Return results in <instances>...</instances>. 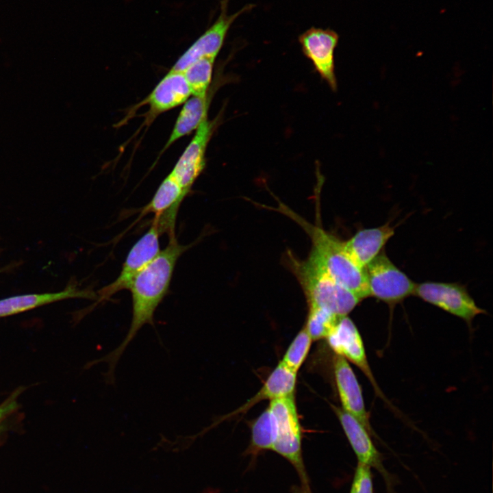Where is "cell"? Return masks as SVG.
Instances as JSON below:
<instances>
[{
    "label": "cell",
    "instance_id": "obj_18",
    "mask_svg": "<svg viewBox=\"0 0 493 493\" xmlns=\"http://www.w3.org/2000/svg\"><path fill=\"white\" fill-rule=\"evenodd\" d=\"M331 407L357 457L358 462L382 471L383 468L379 453L372 443L370 434L366 428L356 418L341 407L333 405Z\"/></svg>",
    "mask_w": 493,
    "mask_h": 493
},
{
    "label": "cell",
    "instance_id": "obj_20",
    "mask_svg": "<svg viewBox=\"0 0 493 493\" xmlns=\"http://www.w3.org/2000/svg\"><path fill=\"white\" fill-rule=\"evenodd\" d=\"M251 437L246 455L257 456L266 450H272L277 427L275 418L268 407L251 425Z\"/></svg>",
    "mask_w": 493,
    "mask_h": 493
},
{
    "label": "cell",
    "instance_id": "obj_13",
    "mask_svg": "<svg viewBox=\"0 0 493 493\" xmlns=\"http://www.w3.org/2000/svg\"><path fill=\"white\" fill-rule=\"evenodd\" d=\"M187 194L170 175L162 181L151 200L142 210L140 216L154 214V220L163 233L175 236L176 218L181 202Z\"/></svg>",
    "mask_w": 493,
    "mask_h": 493
},
{
    "label": "cell",
    "instance_id": "obj_2",
    "mask_svg": "<svg viewBox=\"0 0 493 493\" xmlns=\"http://www.w3.org/2000/svg\"><path fill=\"white\" fill-rule=\"evenodd\" d=\"M278 207H270L292 218L309 236L311 253L328 273L339 283L353 292L362 301L369 296L364 270L359 268L345 250L344 241L327 232L319 224L307 221L278 200Z\"/></svg>",
    "mask_w": 493,
    "mask_h": 493
},
{
    "label": "cell",
    "instance_id": "obj_22",
    "mask_svg": "<svg viewBox=\"0 0 493 493\" xmlns=\"http://www.w3.org/2000/svg\"><path fill=\"white\" fill-rule=\"evenodd\" d=\"M312 341L303 327L294 337L280 362L290 370L297 373L308 355Z\"/></svg>",
    "mask_w": 493,
    "mask_h": 493
},
{
    "label": "cell",
    "instance_id": "obj_10",
    "mask_svg": "<svg viewBox=\"0 0 493 493\" xmlns=\"http://www.w3.org/2000/svg\"><path fill=\"white\" fill-rule=\"evenodd\" d=\"M338 38V34L331 29L314 27L299 36L303 53L312 62L320 77L333 91L337 90L334 51Z\"/></svg>",
    "mask_w": 493,
    "mask_h": 493
},
{
    "label": "cell",
    "instance_id": "obj_23",
    "mask_svg": "<svg viewBox=\"0 0 493 493\" xmlns=\"http://www.w3.org/2000/svg\"><path fill=\"white\" fill-rule=\"evenodd\" d=\"M340 317L320 308L308 307L304 327L313 341L325 339Z\"/></svg>",
    "mask_w": 493,
    "mask_h": 493
},
{
    "label": "cell",
    "instance_id": "obj_14",
    "mask_svg": "<svg viewBox=\"0 0 493 493\" xmlns=\"http://www.w3.org/2000/svg\"><path fill=\"white\" fill-rule=\"evenodd\" d=\"M192 96L191 90L182 72L169 71L145 98L142 105L147 104L148 121L157 115L184 103Z\"/></svg>",
    "mask_w": 493,
    "mask_h": 493
},
{
    "label": "cell",
    "instance_id": "obj_11",
    "mask_svg": "<svg viewBox=\"0 0 493 493\" xmlns=\"http://www.w3.org/2000/svg\"><path fill=\"white\" fill-rule=\"evenodd\" d=\"M325 340L335 354L355 365L368 379L379 396L384 398L368 364L361 335L348 316L338 318Z\"/></svg>",
    "mask_w": 493,
    "mask_h": 493
},
{
    "label": "cell",
    "instance_id": "obj_4",
    "mask_svg": "<svg viewBox=\"0 0 493 493\" xmlns=\"http://www.w3.org/2000/svg\"><path fill=\"white\" fill-rule=\"evenodd\" d=\"M276 422L277 433L272 451L286 459L297 471L303 492H309L302 455V428L295 394L270 401L268 405Z\"/></svg>",
    "mask_w": 493,
    "mask_h": 493
},
{
    "label": "cell",
    "instance_id": "obj_24",
    "mask_svg": "<svg viewBox=\"0 0 493 493\" xmlns=\"http://www.w3.org/2000/svg\"><path fill=\"white\" fill-rule=\"evenodd\" d=\"M350 493H373L370 466L358 462Z\"/></svg>",
    "mask_w": 493,
    "mask_h": 493
},
{
    "label": "cell",
    "instance_id": "obj_1",
    "mask_svg": "<svg viewBox=\"0 0 493 493\" xmlns=\"http://www.w3.org/2000/svg\"><path fill=\"white\" fill-rule=\"evenodd\" d=\"M190 247V245L179 244L175 236L170 237L165 249L134 279L129 289L132 316L127 335L115 349L97 360L108 364V368L104 374L107 383H114L116 366L139 330L145 325L154 326L155 310L168 292L177 260Z\"/></svg>",
    "mask_w": 493,
    "mask_h": 493
},
{
    "label": "cell",
    "instance_id": "obj_16",
    "mask_svg": "<svg viewBox=\"0 0 493 493\" xmlns=\"http://www.w3.org/2000/svg\"><path fill=\"white\" fill-rule=\"evenodd\" d=\"M296 383V373L279 362L260 390L251 399L236 410L218 418L210 426V428L227 419L246 413L262 401H271L295 394Z\"/></svg>",
    "mask_w": 493,
    "mask_h": 493
},
{
    "label": "cell",
    "instance_id": "obj_21",
    "mask_svg": "<svg viewBox=\"0 0 493 493\" xmlns=\"http://www.w3.org/2000/svg\"><path fill=\"white\" fill-rule=\"evenodd\" d=\"M214 60L210 58L199 59L182 71L191 90L192 96L205 97L208 95Z\"/></svg>",
    "mask_w": 493,
    "mask_h": 493
},
{
    "label": "cell",
    "instance_id": "obj_5",
    "mask_svg": "<svg viewBox=\"0 0 493 493\" xmlns=\"http://www.w3.org/2000/svg\"><path fill=\"white\" fill-rule=\"evenodd\" d=\"M364 270L369 296L392 306L414 295L416 284L391 262L383 249Z\"/></svg>",
    "mask_w": 493,
    "mask_h": 493
},
{
    "label": "cell",
    "instance_id": "obj_12",
    "mask_svg": "<svg viewBox=\"0 0 493 493\" xmlns=\"http://www.w3.org/2000/svg\"><path fill=\"white\" fill-rule=\"evenodd\" d=\"M332 365L341 408L356 418L372 435L373 431L365 407L362 388L349 362L342 356L334 353Z\"/></svg>",
    "mask_w": 493,
    "mask_h": 493
},
{
    "label": "cell",
    "instance_id": "obj_6",
    "mask_svg": "<svg viewBox=\"0 0 493 493\" xmlns=\"http://www.w3.org/2000/svg\"><path fill=\"white\" fill-rule=\"evenodd\" d=\"M161 234L162 233L157 222L153 220L148 231L140 238L129 251L117 278L98 292L96 304L109 300L118 292L129 289L136 275L161 251L160 246Z\"/></svg>",
    "mask_w": 493,
    "mask_h": 493
},
{
    "label": "cell",
    "instance_id": "obj_9",
    "mask_svg": "<svg viewBox=\"0 0 493 493\" xmlns=\"http://www.w3.org/2000/svg\"><path fill=\"white\" fill-rule=\"evenodd\" d=\"M219 121H210L207 116L202 121L170 173L187 195L205 168L207 147Z\"/></svg>",
    "mask_w": 493,
    "mask_h": 493
},
{
    "label": "cell",
    "instance_id": "obj_3",
    "mask_svg": "<svg viewBox=\"0 0 493 493\" xmlns=\"http://www.w3.org/2000/svg\"><path fill=\"white\" fill-rule=\"evenodd\" d=\"M286 260L305 293L308 307L320 308L343 316L362 301L336 281L311 252L307 259L301 260L288 251Z\"/></svg>",
    "mask_w": 493,
    "mask_h": 493
},
{
    "label": "cell",
    "instance_id": "obj_25",
    "mask_svg": "<svg viewBox=\"0 0 493 493\" xmlns=\"http://www.w3.org/2000/svg\"><path fill=\"white\" fill-rule=\"evenodd\" d=\"M22 390L18 389L0 404V425L18 409V397Z\"/></svg>",
    "mask_w": 493,
    "mask_h": 493
},
{
    "label": "cell",
    "instance_id": "obj_7",
    "mask_svg": "<svg viewBox=\"0 0 493 493\" xmlns=\"http://www.w3.org/2000/svg\"><path fill=\"white\" fill-rule=\"evenodd\" d=\"M414 295L456 316L468 325L485 313L479 307L464 286L456 283L426 281L416 285Z\"/></svg>",
    "mask_w": 493,
    "mask_h": 493
},
{
    "label": "cell",
    "instance_id": "obj_8",
    "mask_svg": "<svg viewBox=\"0 0 493 493\" xmlns=\"http://www.w3.org/2000/svg\"><path fill=\"white\" fill-rule=\"evenodd\" d=\"M229 1L221 0L220 12L217 19L178 58L170 71L182 72L199 59L216 58L233 22L240 15L253 7V5H246L238 12L228 14Z\"/></svg>",
    "mask_w": 493,
    "mask_h": 493
},
{
    "label": "cell",
    "instance_id": "obj_17",
    "mask_svg": "<svg viewBox=\"0 0 493 493\" xmlns=\"http://www.w3.org/2000/svg\"><path fill=\"white\" fill-rule=\"evenodd\" d=\"M395 227L389 223L377 227L364 229L344 241V248L352 260L364 269L383 249L394 235Z\"/></svg>",
    "mask_w": 493,
    "mask_h": 493
},
{
    "label": "cell",
    "instance_id": "obj_15",
    "mask_svg": "<svg viewBox=\"0 0 493 493\" xmlns=\"http://www.w3.org/2000/svg\"><path fill=\"white\" fill-rule=\"evenodd\" d=\"M97 299V294L70 284L59 292L31 293L0 299V318L18 314L47 304L69 299Z\"/></svg>",
    "mask_w": 493,
    "mask_h": 493
},
{
    "label": "cell",
    "instance_id": "obj_19",
    "mask_svg": "<svg viewBox=\"0 0 493 493\" xmlns=\"http://www.w3.org/2000/svg\"><path fill=\"white\" fill-rule=\"evenodd\" d=\"M210 98L209 94L205 97L192 96L184 103L164 151L179 138L197 129L208 115Z\"/></svg>",
    "mask_w": 493,
    "mask_h": 493
}]
</instances>
